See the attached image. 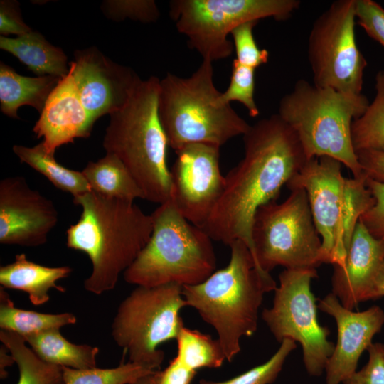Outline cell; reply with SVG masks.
I'll list each match as a JSON object with an SVG mask.
<instances>
[{
    "label": "cell",
    "instance_id": "14",
    "mask_svg": "<svg viewBox=\"0 0 384 384\" xmlns=\"http://www.w3.org/2000/svg\"><path fill=\"white\" fill-rule=\"evenodd\" d=\"M220 148L207 144L186 145L175 152L177 156L170 169V198L182 215L200 228L224 188Z\"/></svg>",
    "mask_w": 384,
    "mask_h": 384
},
{
    "label": "cell",
    "instance_id": "6",
    "mask_svg": "<svg viewBox=\"0 0 384 384\" xmlns=\"http://www.w3.org/2000/svg\"><path fill=\"white\" fill-rule=\"evenodd\" d=\"M368 105L362 93H345L299 80L281 99L277 114L293 129L308 160L333 158L358 178L365 174L352 144L351 129L353 121Z\"/></svg>",
    "mask_w": 384,
    "mask_h": 384
},
{
    "label": "cell",
    "instance_id": "33",
    "mask_svg": "<svg viewBox=\"0 0 384 384\" xmlns=\"http://www.w3.org/2000/svg\"><path fill=\"white\" fill-rule=\"evenodd\" d=\"M101 9L106 17L114 21L129 18L151 23L156 21L160 15L153 0H106L102 4Z\"/></svg>",
    "mask_w": 384,
    "mask_h": 384
},
{
    "label": "cell",
    "instance_id": "39",
    "mask_svg": "<svg viewBox=\"0 0 384 384\" xmlns=\"http://www.w3.org/2000/svg\"><path fill=\"white\" fill-rule=\"evenodd\" d=\"M356 154L366 177L384 182V151L363 150Z\"/></svg>",
    "mask_w": 384,
    "mask_h": 384
},
{
    "label": "cell",
    "instance_id": "41",
    "mask_svg": "<svg viewBox=\"0 0 384 384\" xmlns=\"http://www.w3.org/2000/svg\"><path fill=\"white\" fill-rule=\"evenodd\" d=\"M15 361L8 350V348L2 344L0 347V375L1 379H4L7 376L6 368L11 366Z\"/></svg>",
    "mask_w": 384,
    "mask_h": 384
},
{
    "label": "cell",
    "instance_id": "28",
    "mask_svg": "<svg viewBox=\"0 0 384 384\" xmlns=\"http://www.w3.org/2000/svg\"><path fill=\"white\" fill-rule=\"evenodd\" d=\"M376 94L364 113L351 124V141L355 151H384V71L375 76Z\"/></svg>",
    "mask_w": 384,
    "mask_h": 384
},
{
    "label": "cell",
    "instance_id": "2",
    "mask_svg": "<svg viewBox=\"0 0 384 384\" xmlns=\"http://www.w3.org/2000/svg\"><path fill=\"white\" fill-rule=\"evenodd\" d=\"M73 203L82 208V213L66 231V245L87 255L92 272L83 286L87 292L100 295L114 289L119 276L148 243L152 216L134 201L107 198L92 191L73 198Z\"/></svg>",
    "mask_w": 384,
    "mask_h": 384
},
{
    "label": "cell",
    "instance_id": "24",
    "mask_svg": "<svg viewBox=\"0 0 384 384\" xmlns=\"http://www.w3.org/2000/svg\"><path fill=\"white\" fill-rule=\"evenodd\" d=\"M92 191L103 196L126 201L144 199L142 190L122 162L107 154L89 161L82 171Z\"/></svg>",
    "mask_w": 384,
    "mask_h": 384
},
{
    "label": "cell",
    "instance_id": "18",
    "mask_svg": "<svg viewBox=\"0 0 384 384\" xmlns=\"http://www.w3.org/2000/svg\"><path fill=\"white\" fill-rule=\"evenodd\" d=\"M383 265L384 240L373 237L359 221L343 262L333 265L332 293L349 310L379 299L377 282Z\"/></svg>",
    "mask_w": 384,
    "mask_h": 384
},
{
    "label": "cell",
    "instance_id": "30",
    "mask_svg": "<svg viewBox=\"0 0 384 384\" xmlns=\"http://www.w3.org/2000/svg\"><path fill=\"white\" fill-rule=\"evenodd\" d=\"M63 370L65 384H131L156 371L129 361L112 368L63 367Z\"/></svg>",
    "mask_w": 384,
    "mask_h": 384
},
{
    "label": "cell",
    "instance_id": "1",
    "mask_svg": "<svg viewBox=\"0 0 384 384\" xmlns=\"http://www.w3.org/2000/svg\"><path fill=\"white\" fill-rule=\"evenodd\" d=\"M243 141L244 157L225 176L222 194L201 228L228 246L242 241L255 259L252 228L257 210L275 201L308 159L293 129L278 114L250 125Z\"/></svg>",
    "mask_w": 384,
    "mask_h": 384
},
{
    "label": "cell",
    "instance_id": "8",
    "mask_svg": "<svg viewBox=\"0 0 384 384\" xmlns=\"http://www.w3.org/2000/svg\"><path fill=\"white\" fill-rule=\"evenodd\" d=\"M341 165L329 156L312 158L286 185L306 191L321 238L323 263L333 265L343 262L361 216L375 203L366 176L345 178Z\"/></svg>",
    "mask_w": 384,
    "mask_h": 384
},
{
    "label": "cell",
    "instance_id": "16",
    "mask_svg": "<svg viewBox=\"0 0 384 384\" xmlns=\"http://www.w3.org/2000/svg\"><path fill=\"white\" fill-rule=\"evenodd\" d=\"M58 221L53 202L31 188L23 176L0 181V243L38 247Z\"/></svg>",
    "mask_w": 384,
    "mask_h": 384
},
{
    "label": "cell",
    "instance_id": "27",
    "mask_svg": "<svg viewBox=\"0 0 384 384\" xmlns=\"http://www.w3.org/2000/svg\"><path fill=\"white\" fill-rule=\"evenodd\" d=\"M0 341L18 366L17 384H65L63 367L41 359L21 336L0 329Z\"/></svg>",
    "mask_w": 384,
    "mask_h": 384
},
{
    "label": "cell",
    "instance_id": "38",
    "mask_svg": "<svg viewBox=\"0 0 384 384\" xmlns=\"http://www.w3.org/2000/svg\"><path fill=\"white\" fill-rule=\"evenodd\" d=\"M32 29L23 21L20 4L14 0L0 1V33L4 36L14 34L24 35Z\"/></svg>",
    "mask_w": 384,
    "mask_h": 384
},
{
    "label": "cell",
    "instance_id": "15",
    "mask_svg": "<svg viewBox=\"0 0 384 384\" xmlns=\"http://www.w3.org/2000/svg\"><path fill=\"white\" fill-rule=\"evenodd\" d=\"M70 70L95 123L122 109L142 81L132 68L112 61L94 46L75 50Z\"/></svg>",
    "mask_w": 384,
    "mask_h": 384
},
{
    "label": "cell",
    "instance_id": "36",
    "mask_svg": "<svg viewBox=\"0 0 384 384\" xmlns=\"http://www.w3.org/2000/svg\"><path fill=\"white\" fill-rule=\"evenodd\" d=\"M367 351V363L342 384H384V343H373Z\"/></svg>",
    "mask_w": 384,
    "mask_h": 384
},
{
    "label": "cell",
    "instance_id": "5",
    "mask_svg": "<svg viewBox=\"0 0 384 384\" xmlns=\"http://www.w3.org/2000/svg\"><path fill=\"white\" fill-rule=\"evenodd\" d=\"M221 94L213 82L212 62L206 60L189 77L167 73L160 80L159 117L175 152L191 144L220 147L247 132L250 124L223 101Z\"/></svg>",
    "mask_w": 384,
    "mask_h": 384
},
{
    "label": "cell",
    "instance_id": "22",
    "mask_svg": "<svg viewBox=\"0 0 384 384\" xmlns=\"http://www.w3.org/2000/svg\"><path fill=\"white\" fill-rule=\"evenodd\" d=\"M0 48L14 55L38 76L63 78L69 73L68 58L63 50L38 31H31L14 38L1 36Z\"/></svg>",
    "mask_w": 384,
    "mask_h": 384
},
{
    "label": "cell",
    "instance_id": "25",
    "mask_svg": "<svg viewBox=\"0 0 384 384\" xmlns=\"http://www.w3.org/2000/svg\"><path fill=\"white\" fill-rule=\"evenodd\" d=\"M13 151L21 163L28 165L46 177L57 188L71 194L73 198L92 191L82 171L59 164L55 154L47 151L42 142L31 147L14 145Z\"/></svg>",
    "mask_w": 384,
    "mask_h": 384
},
{
    "label": "cell",
    "instance_id": "9",
    "mask_svg": "<svg viewBox=\"0 0 384 384\" xmlns=\"http://www.w3.org/2000/svg\"><path fill=\"white\" fill-rule=\"evenodd\" d=\"M183 287L176 284L137 286L119 305L111 326L114 341L129 361L159 370L164 353L159 346L176 339L184 326Z\"/></svg>",
    "mask_w": 384,
    "mask_h": 384
},
{
    "label": "cell",
    "instance_id": "3",
    "mask_svg": "<svg viewBox=\"0 0 384 384\" xmlns=\"http://www.w3.org/2000/svg\"><path fill=\"white\" fill-rule=\"evenodd\" d=\"M230 258L223 269L214 272L196 285L183 287L186 306L195 309L212 326L226 360L240 351V340L257 329L258 314L265 293L277 284L270 272L260 268L247 245L232 242Z\"/></svg>",
    "mask_w": 384,
    "mask_h": 384
},
{
    "label": "cell",
    "instance_id": "7",
    "mask_svg": "<svg viewBox=\"0 0 384 384\" xmlns=\"http://www.w3.org/2000/svg\"><path fill=\"white\" fill-rule=\"evenodd\" d=\"M151 215V238L123 273L128 284L147 287L196 285L215 272L213 240L201 228L187 220L171 198Z\"/></svg>",
    "mask_w": 384,
    "mask_h": 384
},
{
    "label": "cell",
    "instance_id": "19",
    "mask_svg": "<svg viewBox=\"0 0 384 384\" xmlns=\"http://www.w3.org/2000/svg\"><path fill=\"white\" fill-rule=\"evenodd\" d=\"M40 114L33 131L53 154L76 138H87L95 124L81 102L70 70L60 80Z\"/></svg>",
    "mask_w": 384,
    "mask_h": 384
},
{
    "label": "cell",
    "instance_id": "43",
    "mask_svg": "<svg viewBox=\"0 0 384 384\" xmlns=\"http://www.w3.org/2000/svg\"><path fill=\"white\" fill-rule=\"evenodd\" d=\"M377 287L379 298L384 297V265L378 279Z\"/></svg>",
    "mask_w": 384,
    "mask_h": 384
},
{
    "label": "cell",
    "instance_id": "40",
    "mask_svg": "<svg viewBox=\"0 0 384 384\" xmlns=\"http://www.w3.org/2000/svg\"><path fill=\"white\" fill-rule=\"evenodd\" d=\"M196 373L175 357L164 370H158L156 384H191Z\"/></svg>",
    "mask_w": 384,
    "mask_h": 384
},
{
    "label": "cell",
    "instance_id": "35",
    "mask_svg": "<svg viewBox=\"0 0 384 384\" xmlns=\"http://www.w3.org/2000/svg\"><path fill=\"white\" fill-rule=\"evenodd\" d=\"M355 16L366 33L384 46V9L372 0H355Z\"/></svg>",
    "mask_w": 384,
    "mask_h": 384
},
{
    "label": "cell",
    "instance_id": "21",
    "mask_svg": "<svg viewBox=\"0 0 384 384\" xmlns=\"http://www.w3.org/2000/svg\"><path fill=\"white\" fill-rule=\"evenodd\" d=\"M60 79L51 75L23 76L1 61V111L9 117L19 119L17 114L18 108L28 105L41 113Z\"/></svg>",
    "mask_w": 384,
    "mask_h": 384
},
{
    "label": "cell",
    "instance_id": "11",
    "mask_svg": "<svg viewBox=\"0 0 384 384\" xmlns=\"http://www.w3.org/2000/svg\"><path fill=\"white\" fill-rule=\"evenodd\" d=\"M298 0H174L169 14L188 45L213 62L229 57L233 46L228 38L240 25L272 17L284 21L300 6Z\"/></svg>",
    "mask_w": 384,
    "mask_h": 384
},
{
    "label": "cell",
    "instance_id": "12",
    "mask_svg": "<svg viewBox=\"0 0 384 384\" xmlns=\"http://www.w3.org/2000/svg\"><path fill=\"white\" fill-rule=\"evenodd\" d=\"M317 277L315 268L285 269L279 275L272 306L262 312V320L278 342L287 338L299 343L305 369L314 377L325 372L335 347L328 340L329 329L317 319L311 290V282Z\"/></svg>",
    "mask_w": 384,
    "mask_h": 384
},
{
    "label": "cell",
    "instance_id": "20",
    "mask_svg": "<svg viewBox=\"0 0 384 384\" xmlns=\"http://www.w3.org/2000/svg\"><path fill=\"white\" fill-rule=\"evenodd\" d=\"M70 266L48 267L29 260L26 254H17L14 261L0 267V284L5 289L23 291L34 305L50 300L49 291L55 289L65 292V288L56 284L72 273Z\"/></svg>",
    "mask_w": 384,
    "mask_h": 384
},
{
    "label": "cell",
    "instance_id": "29",
    "mask_svg": "<svg viewBox=\"0 0 384 384\" xmlns=\"http://www.w3.org/2000/svg\"><path fill=\"white\" fill-rule=\"evenodd\" d=\"M176 358L187 368L196 370L201 368H215L222 366L226 357L218 339L198 330L186 327L177 338Z\"/></svg>",
    "mask_w": 384,
    "mask_h": 384
},
{
    "label": "cell",
    "instance_id": "37",
    "mask_svg": "<svg viewBox=\"0 0 384 384\" xmlns=\"http://www.w3.org/2000/svg\"><path fill=\"white\" fill-rule=\"evenodd\" d=\"M366 183L375 203L361 216L359 221L373 237L384 240V182L366 177Z\"/></svg>",
    "mask_w": 384,
    "mask_h": 384
},
{
    "label": "cell",
    "instance_id": "42",
    "mask_svg": "<svg viewBox=\"0 0 384 384\" xmlns=\"http://www.w3.org/2000/svg\"><path fill=\"white\" fill-rule=\"evenodd\" d=\"M157 372L156 370L146 376H144L131 384H156Z\"/></svg>",
    "mask_w": 384,
    "mask_h": 384
},
{
    "label": "cell",
    "instance_id": "13",
    "mask_svg": "<svg viewBox=\"0 0 384 384\" xmlns=\"http://www.w3.org/2000/svg\"><path fill=\"white\" fill-rule=\"evenodd\" d=\"M355 0L335 1L314 22L308 41L313 84L361 94L366 60L355 38Z\"/></svg>",
    "mask_w": 384,
    "mask_h": 384
},
{
    "label": "cell",
    "instance_id": "32",
    "mask_svg": "<svg viewBox=\"0 0 384 384\" xmlns=\"http://www.w3.org/2000/svg\"><path fill=\"white\" fill-rule=\"evenodd\" d=\"M255 70L234 59L229 85L221 94L223 101L227 104L233 101L242 104L252 117H257L260 113L254 97Z\"/></svg>",
    "mask_w": 384,
    "mask_h": 384
},
{
    "label": "cell",
    "instance_id": "23",
    "mask_svg": "<svg viewBox=\"0 0 384 384\" xmlns=\"http://www.w3.org/2000/svg\"><path fill=\"white\" fill-rule=\"evenodd\" d=\"M55 329L23 338L30 348L43 361L61 367L85 369L96 367L99 348L87 344H75Z\"/></svg>",
    "mask_w": 384,
    "mask_h": 384
},
{
    "label": "cell",
    "instance_id": "4",
    "mask_svg": "<svg viewBox=\"0 0 384 384\" xmlns=\"http://www.w3.org/2000/svg\"><path fill=\"white\" fill-rule=\"evenodd\" d=\"M160 80H142L127 104L110 114L102 145L125 166L144 199L159 205L170 198L168 139L158 113Z\"/></svg>",
    "mask_w": 384,
    "mask_h": 384
},
{
    "label": "cell",
    "instance_id": "10",
    "mask_svg": "<svg viewBox=\"0 0 384 384\" xmlns=\"http://www.w3.org/2000/svg\"><path fill=\"white\" fill-rule=\"evenodd\" d=\"M290 191L284 201L262 206L254 217L255 260L267 272L277 266L316 269L323 263L321 238L313 220L307 193L302 188Z\"/></svg>",
    "mask_w": 384,
    "mask_h": 384
},
{
    "label": "cell",
    "instance_id": "17",
    "mask_svg": "<svg viewBox=\"0 0 384 384\" xmlns=\"http://www.w3.org/2000/svg\"><path fill=\"white\" fill-rule=\"evenodd\" d=\"M318 308L335 319L338 338L326 368V384H341L357 370L359 358L373 343L384 324V311L378 306L356 312L345 308L329 293L320 299Z\"/></svg>",
    "mask_w": 384,
    "mask_h": 384
},
{
    "label": "cell",
    "instance_id": "26",
    "mask_svg": "<svg viewBox=\"0 0 384 384\" xmlns=\"http://www.w3.org/2000/svg\"><path fill=\"white\" fill-rule=\"evenodd\" d=\"M76 316L70 312L44 314L15 306L5 288L0 287V328L23 338L41 332L60 329L75 324Z\"/></svg>",
    "mask_w": 384,
    "mask_h": 384
},
{
    "label": "cell",
    "instance_id": "34",
    "mask_svg": "<svg viewBox=\"0 0 384 384\" xmlns=\"http://www.w3.org/2000/svg\"><path fill=\"white\" fill-rule=\"evenodd\" d=\"M258 21H249L235 28L230 33L233 41L236 60L241 64L256 68L268 61L269 53L260 49L253 36V28Z\"/></svg>",
    "mask_w": 384,
    "mask_h": 384
},
{
    "label": "cell",
    "instance_id": "31",
    "mask_svg": "<svg viewBox=\"0 0 384 384\" xmlns=\"http://www.w3.org/2000/svg\"><path fill=\"white\" fill-rule=\"evenodd\" d=\"M296 348L295 341L284 339L266 362L229 380L217 382L201 379L198 384H271L282 371L287 356Z\"/></svg>",
    "mask_w": 384,
    "mask_h": 384
}]
</instances>
